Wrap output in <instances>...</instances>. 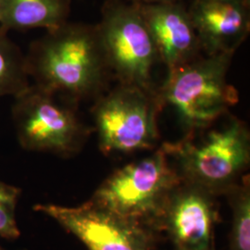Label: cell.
I'll return each instance as SVG.
<instances>
[{"label":"cell","instance_id":"2e32d148","mask_svg":"<svg viewBox=\"0 0 250 250\" xmlns=\"http://www.w3.org/2000/svg\"><path fill=\"white\" fill-rule=\"evenodd\" d=\"M130 2L134 4H160V3L177 2V0H130Z\"/></svg>","mask_w":250,"mask_h":250},{"label":"cell","instance_id":"52a82bcc","mask_svg":"<svg viewBox=\"0 0 250 250\" xmlns=\"http://www.w3.org/2000/svg\"><path fill=\"white\" fill-rule=\"evenodd\" d=\"M161 109L157 91L120 84L99 96L92 113L101 151L127 154L154 148Z\"/></svg>","mask_w":250,"mask_h":250},{"label":"cell","instance_id":"4fadbf2b","mask_svg":"<svg viewBox=\"0 0 250 250\" xmlns=\"http://www.w3.org/2000/svg\"><path fill=\"white\" fill-rule=\"evenodd\" d=\"M0 26V98L16 97L31 84L25 54Z\"/></svg>","mask_w":250,"mask_h":250},{"label":"cell","instance_id":"3957f363","mask_svg":"<svg viewBox=\"0 0 250 250\" xmlns=\"http://www.w3.org/2000/svg\"><path fill=\"white\" fill-rule=\"evenodd\" d=\"M181 182L162 146L146 158L115 170L99 186L90 201L156 231L160 230L170 195Z\"/></svg>","mask_w":250,"mask_h":250},{"label":"cell","instance_id":"7c38bea8","mask_svg":"<svg viewBox=\"0 0 250 250\" xmlns=\"http://www.w3.org/2000/svg\"><path fill=\"white\" fill-rule=\"evenodd\" d=\"M72 0H2L0 26L7 31L43 28L52 31L68 21Z\"/></svg>","mask_w":250,"mask_h":250},{"label":"cell","instance_id":"5bb4252c","mask_svg":"<svg viewBox=\"0 0 250 250\" xmlns=\"http://www.w3.org/2000/svg\"><path fill=\"white\" fill-rule=\"evenodd\" d=\"M232 211L229 250H250V184L249 175L227 193Z\"/></svg>","mask_w":250,"mask_h":250},{"label":"cell","instance_id":"e0dca14e","mask_svg":"<svg viewBox=\"0 0 250 250\" xmlns=\"http://www.w3.org/2000/svg\"><path fill=\"white\" fill-rule=\"evenodd\" d=\"M1 4H2V0H0V9H1Z\"/></svg>","mask_w":250,"mask_h":250},{"label":"cell","instance_id":"7a4b0ae2","mask_svg":"<svg viewBox=\"0 0 250 250\" xmlns=\"http://www.w3.org/2000/svg\"><path fill=\"white\" fill-rule=\"evenodd\" d=\"M232 53L198 57L168 72L157 91L161 107L170 106L187 135L208 128L238 102V93L227 83Z\"/></svg>","mask_w":250,"mask_h":250},{"label":"cell","instance_id":"8992f818","mask_svg":"<svg viewBox=\"0 0 250 250\" xmlns=\"http://www.w3.org/2000/svg\"><path fill=\"white\" fill-rule=\"evenodd\" d=\"M97 28L109 71L120 84L155 92L152 72L160 58L137 5L107 0Z\"/></svg>","mask_w":250,"mask_h":250},{"label":"cell","instance_id":"277c9868","mask_svg":"<svg viewBox=\"0 0 250 250\" xmlns=\"http://www.w3.org/2000/svg\"><path fill=\"white\" fill-rule=\"evenodd\" d=\"M163 146L174 159L183 182L214 196L226 194L239 183L250 164V132L245 123L234 117L199 138L188 135L179 143Z\"/></svg>","mask_w":250,"mask_h":250},{"label":"cell","instance_id":"9c48e42d","mask_svg":"<svg viewBox=\"0 0 250 250\" xmlns=\"http://www.w3.org/2000/svg\"><path fill=\"white\" fill-rule=\"evenodd\" d=\"M214 195L181 182L170 195L161 218L176 250H214L213 231L218 217Z\"/></svg>","mask_w":250,"mask_h":250},{"label":"cell","instance_id":"8fae6325","mask_svg":"<svg viewBox=\"0 0 250 250\" xmlns=\"http://www.w3.org/2000/svg\"><path fill=\"white\" fill-rule=\"evenodd\" d=\"M168 72L199 57L201 51L189 12L177 2L136 4Z\"/></svg>","mask_w":250,"mask_h":250},{"label":"cell","instance_id":"30bf717a","mask_svg":"<svg viewBox=\"0 0 250 250\" xmlns=\"http://www.w3.org/2000/svg\"><path fill=\"white\" fill-rule=\"evenodd\" d=\"M188 12L207 55L234 54L248 38L250 3L245 0H194Z\"/></svg>","mask_w":250,"mask_h":250},{"label":"cell","instance_id":"6da1fadb","mask_svg":"<svg viewBox=\"0 0 250 250\" xmlns=\"http://www.w3.org/2000/svg\"><path fill=\"white\" fill-rule=\"evenodd\" d=\"M33 84L74 104L98 99L111 73L97 25L67 21L31 43L25 54Z\"/></svg>","mask_w":250,"mask_h":250},{"label":"cell","instance_id":"9a60e30c","mask_svg":"<svg viewBox=\"0 0 250 250\" xmlns=\"http://www.w3.org/2000/svg\"><path fill=\"white\" fill-rule=\"evenodd\" d=\"M21 189L0 181V236L7 240L18 239L21 235L16 210Z\"/></svg>","mask_w":250,"mask_h":250},{"label":"cell","instance_id":"ba28073f","mask_svg":"<svg viewBox=\"0 0 250 250\" xmlns=\"http://www.w3.org/2000/svg\"><path fill=\"white\" fill-rule=\"evenodd\" d=\"M34 210L52 218L88 250H157L154 230L90 200L76 207L37 204Z\"/></svg>","mask_w":250,"mask_h":250},{"label":"cell","instance_id":"ac0fdd59","mask_svg":"<svg viewBox=\"0 0 250 250\" xmlns=\"http://www.w3.org/2000/svg\"><path fill=\"white\" fill-rule=\"evenodd\" d=\"M0 250H3V249H2V248H1V247H0Z\"/></svg>","mask_w":250,"mask_h":250},{"label":"cell","instance_id":"5b68a950","mask_svg":"<svg viewBox=\"0 0 250 250\" xmlns=\"http://www.w3.org/2000/svg\"><path fill=\"white\" fill-rule=\"evenodd\" d=\"M13 99L11 119L21 148L64 158L83 148L88 129L76 104L33 83Z\"/></svg>","mask_w":250,"mask_h":250}]
</instances>
